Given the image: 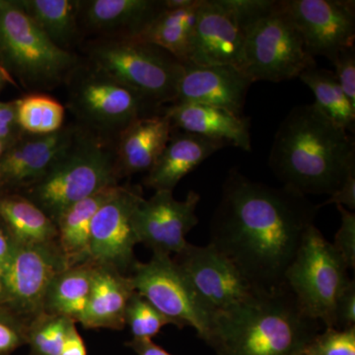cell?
Segmentation results:
<instances>
[{
	"label": "cell",
	"instance_id": "29",
	"mask_svg": "<svg viewBox=\"0 0 355 355\" xmlns=\"http://www.w3.org/2000/svg\"><path fill=\"white\" fill-rule=\"evenodd\" d=\"M315 96V107L336 125L354 132L355 108L343 93L335 72L320 69L317 64L298 76Z\"/></svg>",
	"mask_w": 355,
	"mask_h": 355
},
{
	"label": "cell",
	"instance_id": "40",
	"mask_svg": "<svg viewBox=\"0 0 355 355\" xmlns=\"http://www.w3.org/2000/svg\"><path fill=\"white\" fill-rule=\"evenodd\" d=\"M60 355H87L85 343L76 328V323L70 324Z\"/></svg>",
	"mask_w": 355,
	"mask_h": 355
},
{
	"label": "cell",
	"instance_id": "2",
	"mask_svg": "<svg viewBox=\"0 0 355 355\" xmlns=\"http://www.w3.org/2000/svg\"><path fill=\"white\" fill-rule=\"evenodd\" d=\"M268 165L301 195L331 196L355 167V140L315 107L299 105L280 123Z\"/></svg>",
	"mask_w": 355,
	"mask_h": 355
},
{
	"label": "cell",
	"instance_id": "10",
	"mask_svg": "<svg viewBox=\"0 0 355 355\" xmlns=\"http://www.w3.org/2000/svg\"><path fill=\"white\" fill-rule=\"evenodd\" d=\"M174 261L211 322L268 291L251 284L232 261L209 244L195 246L189 243Z\"/></svg>",
	"mask_w": 355,
	"mask_h": 355
},
{
	"label": "cell",
	"instance_id": "43",
	"mask_svg": "<svg viewBox=\"0 0 355 355\" xmlns=\"http://www.w3.org/2000/svg\"><path fill=\"white\" fill-rule=\"evenodd\" d=\"M193 2V0H163V6L164 9L170 10V9L183 8L190 6Z\"/></svg>",
	"mask_w": 355,
	"mask_h": 355
},
{
	"label": "cell",
	"instance_id": "20",
	"mask_svg": "<svg viewBox=\"0 0 355 355\" xmlns=\"http://www.w3.org/2000/svg\"><path fill=\"white\" fill-rule=\"evenodd\" d=\"M174 130L222 140L251 153L250 119L211 105L174 103L165 109Z\"/></svg>",
	"mask_w": 355,
	"mask_h": 355
},
{
	"label": "cell",
	"instance_id": "47",
	"mask_svg": "<svg viewBox=\"0 0 355 355\" xmlns=\"http://www.w3.org/2000/svg\"><path fill=\"white\" fill-rule=\"evenodd\" d=\"M4 104H6V103L0 102V108H1V107L3 106Z\"/></svg>",
	"mask_w": 355,
	"mask_h": 355
},
{
	"label": "cell",
	"instance_id": "15",
	"mask_svg": "<svg viewBox=\"0 0 355 355\" xmlns=\"http://www.w3.org/2000/svg\"><path fill=\"white\" fill-rule=\"evenodd\" d=\"M200 200L195 191L184 200H177L169 191H155L148 200L142 198L133 216L139 244L149 248L153 254L181 253L189 245L187 235L198 225L196 210Z\"/></svg>",
	"mask_w": 355,
	"mask_h": 355
},
{
	"label": "cell",
	"instance_id": "12",
	"mask_svg": "<svg viewBox=\"0 0 355 355\" xmlns=\"http://www.w3.org/2000/svg\"><path fill=\"white\" fill-rule=\"evenodd\" d=\"M67 268L57 242L12 243L10 259L0 282V299L16 315L31 321L44 312V297L51 282Z\"/></svg>",
	"mask_w": 355,
	"mask_h": 355
},
{
	"label": "cell",
	"instance_id": "46",
	"mask_svg": "<svg viewBox=\"0 0 355 355\" xmlns=\"http://www.w3.org/2000/svg\"><path fill=\"white\" fill-rule=\"evenodd\" d=\"M3 74H2L1 70H0V88H1L2 84H3Z\"/></svg>",
	"mask_w": 355,
	"mask_h": 355
},
{
	"label": "cell",
	"instance_id": "8",
	"mask_svg": "<svg viewBox=\"0 0 355 355\" xmlns=\"http://www.w3.org/2000/svg\"><path fill=\"white\" fill-rule=\"evenodd\" d=\"M315 64L279 1L245 29L240 70L252 83L291 80Z\"/></svg>",
	"mask_w": 355,
	"mask_h": 355
},
{
	"label": "cell",
	"instance_id": "5",
	"mask_svg": "<svg viewBox=\"0 0 355 355\" xmlns=\"http://www.w3.org/2000/svg\"><path fill=\"white\" fill-rule=\"evenodd\" d=\"M0 62L26 88L49 90L65 83L78 65L42 32L17 1L0 0Z\"/></svg>",
	"mask_w": 355,
	"mask_h": 355
},
{
	"label": "cell",
	"instance_id": "16",
	"mask_svg": "<svg viewBox=\"0 0 355 355\" xmlns=\"http://www.w3.org/2000/svg\"><path fill=\"white\" fill-rule=\"evenodd\" d=\"M245 30L223 0H202L188 64L229 65L240 70Z\"/></svg>",
	"mask_w": 355,
	"mask_h": 355
},
{
	"label": "cell",
	"instance_id": "25",
	"mask_svg": "<svg viewBox=\"0 0 355 355\" xmlns=\"http://www.w3.org/2000/svg\"><path fill=\"white\" fill-rule=\"evenodd\" d=\"M202 4V0H193V3L183 8L164 9L135 40L154 44L182 64H188L191 40Z\"/></svg>",
	"mask_w": 355,
	"mask_h": 355
},
{
	"label": "cell",
	"instance_id": "21",
	"mask_svg": "<svg viewBox=\"0 0 355 355\" xmlns=\"http://www.w3.org/2000/svg\"><path fill=\"white\" fill-rule=\"evenodd\" d=\"M173 128L164 113L132 121L118 135L114 153L121 177L148 173L163 153Z\"/></svg>",
	"mask_w": 355,
	"mask_h": 355
},
{
	"label": "cell",
	"instance_id": "13",
	"mask_svg": "<svg viewBox=\"0 0 355 355\" xmlns=\"http://www.w3.org/2000/svg\"><path fill=\"white\" fill-rule=\"evenodd\" d=\"M142 198L139 189L116 187L93 218L89 242L90 263L121 272L132 268L137 261L135 247L139 244L133 216Z\"/></svg>",
	"mask_w": 355,
	"mask_h": 355
},
{
	"label": "cell",
	"instance_id": "36",
	"mask_svg": "<svg viewBox=\"0 0 355 355\" xmlns=\"http://www.w3.org/2000/svg\"><path fill=\"white\" fill-rule=\"evenodd\" d=\"M343 93L355 108V48L345 49L331 58Z\"/></svg>",
	"mask_w": 355,
	"mask_h": 355
},
{
	"label": "cell",
	"instance_id": "7",
	"mask_svg": "<svg viewBox=\"0 0 355 355\" xmlns=\"http://www.w3.org/2000/svg\"><path fill=\"white\" fill-rule=\"evenodd\" d=\"M347 266L316 226H310L284 275V284L308 317L336 329V306L352 280Z\"/></svg>",
	"mask_w": 355,
	"mask_h": 355
},
{
	"label": "cell",
	"instance_id": "23",
	"mask_svg": "<svg viewBox=\"0 0 355 355\" xmlns=\"http://www.w3.org/2000/svg\"><path fill=\"white\" fill-rule=\"evenodd\" d=\"M135 292L130 275L94 265L90 297L79 323L86 329L123 330L128 302Z\"/></svg>",
	"mask_w": 355,
	"mask_h": 355
},
{
	"label": "cell",
	"instance_id": "39",
	"mask_svg": "<svg viewBox=\"0 0 355 355\" xmlns=\"http://www.w3.org/2000/svg\"><path fill=\"white\" fill-rule=\"evenodd\" d=\"M21 130L17 121L16 103H6L0 108V140L15 141Z\"/></svg>",
	"mask_w": 355,
	"mask_h": 355
},
{
	"label": "cell",
	"instance_id": "27",
	"mask_svg": "<svg viewBox=\"0 0 355 355\" xmlns=\"http://www.w3.org/2000/svg\"><path fill=\"white\" fill-rule=\"evenodd\" d=\"M0 217L6 222L10 241L15 244L36 245L57 242L55 221L22 196L0 198Z\"/></svg>",
	"mask_w": 355,
	"mask_h": 355
},
{
	"label": "cell",
	"instance_id": "33",
	"mask_svg": "<svg viewBox=\"0 0 355 355\" xmlns=\"http://www.w3.org/2000/svg\"><path fill=\"white\" fill-rule=\"evenodd\" d=\"M310 347L317 355H355V327L345 330L326 328Z\"/></svg>",
	"mask_w": 355,
	"mask_h": 355
},
{
	"label": "cell",
	"instance_id": "37",
	"mask_svg": "<svg viewBox=\"0 0 355 355\" xmlns=\"http://www.w3.org/2000/svg\"><path fill=\"white\" fill-rule=\"evenodd\" d=\"M355 327V282H350L343 291L336 306V329H345Z\"/></svg>",
	"mask_w": 355,
	"mask_h": 355
},
{
	"label": "cell",
	"instance_id": "22",
	"mask_svg": "<svg viewBox=\"0 0 355 355\" xmlns=\"http://www.w3.org/2000/svg\"><path fill=\"white\" fill-rule=\"evenodd\" d=\"M226 146L222 140L173 130L164 150L147 173L144 184L154 191H173L184 176Z\"/></svg>",
	"mask_w": 355,
	"mask_h": 355
},
{
	"label": "cell",
	"instance_id": "14",
	"mask_svg": "<svg viewBox=\"0 0 355 355\" xmlns=\"http://www.w3.org/2000/svg\"><path fill=\"white\" fill-rule=\"evenodd\" d=\"M280 6L302 37L313 58L329 60L354 46V0H280Z\"/></svg>",
	"mask_w": 355,
	"mask_h": 355
},
{
	"label": "cell",
	"instance_id": "38",
	"mask_svg": "<svg viewBox=\"0 0 355 355\" xmlns=\"http://www.w3.org/2000/svg\"><path fill=\"white\" fill-rule=\"evenodd\" d=\"M330 205H342L345 209L347 207L350 211H354L355 209V167L350 170L340 188L330 196V198L323 205H319V207L321 209Z\"/></svg>",
	"mask_w": 355,
	"mask_h": 355
},
{
	"label": "cell",
	"instance_id": "4",
	"mask_svg": "<svg viewBox=\"0 0 355 355\" xmlns=\"http://www.w3.org/2000/svg\"><path fill=\"white\" fill-rule=\"evenodd\" d=\"M97 135H81L41 179L28 187V196L53 221L76 202L116 186L120 179L116 153Z\"/></svg>",
	"mask_w": 355,
	"mask_h": 355
},
{
	"label": "cell",
	"instance_id": "34",
	"mask_svg": "<svg viewBox=\"0 0 355 355\" xmlns=\"http://www.w3.org/2000/svg\"><path fill=\"white\" fill-rule=\"evenodd\" d=\"M0 310V355H10L27 342L29 321Z\"/></svg>",
	"mask_w": 355,
	"mask_h": 355
},
{
	"label": "cell",
	"instance_id": "30",
	"mask_svg": "<svg viewBox=\"0 0 355 355\" xmlns=\"http://www.w3.org/2000/svg\"><path fill=\"white\" fill-rule=\"evenodd\" d=\"M15 103L18 125L29 135H51L64 128V107L50 96L33 93Z\"/></svg>",
	"mask_w": 355,
	"mask_h": 355
},
{
	"label": "cell",
	"instance_id": "45",
	"mask_svg": "<svg viewBox=\"0 0 355 355\" xmlns=\"http://www.w3.org/2000/svg\"><path fill=\"white\" fill-rule=\"evenodd\" d=\"M298 355H317V354H315L314 350L311 349V347L309 345V347H308L307 349L303 350V352H301V354H298Z\"/></svg>",
	"mask_w": 355,
	"mask_h": 355
},
{
	"label": "cell",
	"instance_id": "35",
	"mask_svg": "<svg viewBox=\"0 0 355 355\" xmlns=\"http://www.w3.org/2000/svg\"><path fill=\"white\" fill-rule=\"evenodd\" d=\"M340 214V226L331 243L349 270L355 268V214L342 205H336Z\"/></svg>",
	"mask_w": 355,
	"mask_h": 355
},
{
	"label": "cell",
	"instance_id": "26",
	"mask_svg": "<svg viewBox=\"0 0 355 355\" xmlns=\"http://www.w3.org/2000/svg\"><path fill=\"white\" fill-rule=\"evenodd\" d=\"M94 263L69 266L51 282L44 301V312L80 322L90 297Z\"/></svg>",
	"mask_w": 355,
	"mask_h": 355
},
{
	"label": "cell",
	"instance_id": "9",
	"mask_svg": "<svg viewBox=\"0 0 355 355\" xmlns=\"http://www.w3.org/2000/svg\"><path fill=\"white\" fill-rule=\"evenodd\" d=\"M69 83V106L90 132L119 135L132 121L156 114L157 107L92 64L77 65Z\"/></svg>",
	"mask_w": 355,
	"mask_h": 355
},
{
	"label": "cell",
	"instance_id": "31",
	"mask_svg": "<svg viewBox=\"0 0 355 355\" xmlns=\"http://www.w3.org/2000/svg\"><path fill=\"white\" fill-rule=\"evenodd\" d=\"M67 318L41 313L28 324L29 355H60L70 324Z\"/></svg>",
	"mask_w": 355,
	"mask_h": 355
},
{
	"label": "cell",
	"instance_id": "3",
	"mask_svg": "<svg viewBox=\"0 0 355 355\" xmlns=\"http://www.w3.org/2000/svg\"><path fill=\"white\" fill-rule=\"evenodd\" d=\"M319 324L284 286L216 318L207 343L217 355H298L320 333Z\"/></svg>",
	"mask_w": 355,
	"mask_h": 355
},
{
	"label": "cell",
	"instance_id": "41",
	"mask_svg": "<svg viewBox=\"0 0 355 355\" xmlns=\"http://www.w3.org/2000/svg\"><path fill=\"white\" fill-rule=\"evenodd\" d=\"M130 349L137 355H173L159 347L153 340H132L127 343Z\"/></svg>",
	"mask_w": 355,
	"mask_h": 355
},
{
	"label": "cell",
	"instance_id": "17",
	"mask_svg": "<svg viewBox=\"0 0 355 355\" xmlns=\"http://www.w3.org/2000/svg\"><path fill=\"white\" fill-rule=\"evenodd\" d=\"M77 133L76 128L64 127L51 135L16 140L0 158V187L31 186L67 150Z\"/></svg>",
	"mask_w": 355,
	"mask_h": 355
},
{
	"label": "cell",
	"instance_id": "24",
	"mask_svg": "<svg viewBox=\"0 0 355 355\" xmlns=\"http://www.w3.org/2000/svg\"><path fill=\"white\" fill-rule=\"evenodd\" d=\"M116 186L104 189L76 202L58 217L55 220L57 243L67 268L90 261L89 242L93 218Z\"/></svg>",
	"mask_w": 355,
	"mask_h": 355
},
{
	"label": "cell",
	"instance_id": "1",
	"mask_svg": "<svg viewBox=\"0 0 355 355\" xmlns=\"http://www.w3.org/2000/svg\"><path fill=\"white\" fill-rule=\"evenodd\" d=\"M319 209L287 187L254 182L232 169L210 222L209 244L261 291L280 288Z\"/></svg>",
	"mask_w": 355,
	"mask_h": 355
},
{
	"label": "cell",
	"instance_id": "11",
	"mask_svg": "<svg viewBox=\"0 0 355 355\" xmlns=\"http://www.w3.org/2000/svg\"><path fill=\"white\" fill-rule=\"evenodd\" d=\"M130 277L135 292L172 324L179 328L191 327L207 342L211 320L198 304L188 280L171 256L153 254L146 263L137 261Z\"/></svg>",
	"mask_w": 355,
	"mask_h": 355
},
{
	"label": "cell",
	"instance_id": "44",
	"mask_svg": "<svg viewBox=\"0 0 355 355\" xmlns=\"http://www.w3.org/2000/svg\"><path fill=\"white\" fill-rule=\"evenodd\" d=\"M15 141H3V140H0V158L2 157L4 153L8 149V147Z\"/></svg>",
	"mask_w": 355,
	"mask_h": 355
},
{
	"label": "cell",
	"instance_id": "28",
	"mask_svg": "<svg viewBox=\"0 0 355 355\" xmlns=\"http://www.w3.org/2000/svg\"><path fill=\"white\" fill-rule=\"evenodd\" d=\"M18 4L42 32L62 50L69 51L79 33L77 0H19Z\"/></svg>",
	"mask_w": 355,
	"mask_h": 355
},
{
	"label": "cell",
	"instance_id": "18",
	"mask_svg": "<svg viewBox=\"0 0 355 355\" xmlns=\"http://www.w3.org/2000/svg\"><path fill=\"white\" fill-rule=\"evenodd\" d=\"M252 83L234 67L184 64L175 103L211 105L243 116Z\"/></svg>",
	"mask_w": 355,
	"mask_h": 355
},
{
	"label": "cell",
	"instance_id": "19",
	"mask_svg": "<svg viewBox=\"0 0 355 355\" xmlns=\"http://www.w3.org/2000/svg\"><path fill=\"white\" fill-rule=\"evenodd\" d=\"M163 10V0H90L80 1L79 21L105 39H135Z\"/></svg>",
	"mask_w": 355,
	"mask_h": 355
},
{
	"label": "cell",
	"instance_id": "42",
	"mask_svg": "<svg viewBox=\"0 0 355 355\" xmlns=\"http://www.w3.org/2000/svg\"><path fill=\"white\" fill-rule=\"evenodd\" d=\"M12 252V243L0 229V282Z\"/></svg>",
	"mask_w": 355,
	"mask_h": 355
},
{
	"label": "cell",
	"instance_id": "32",
	"mask_svg": "<svg viewBox=\"0 0 355 355\" xmlns=\"http://www.w3.org/2000/svg\"><path fill=\"white\" fill-rule=\"evenodd\" d=\"M125 324L130 327L133 340H153L163 327L172 322L135 292L128 302Z\"/></svg>",
	"mask_w": 355,
	"mask_h": 355
},
{
	"label": "cell",
	"instance_id": "6",
	"mask_svg": "<svg viewBox=\"0 0 355 355\" xmlns=\"http://www.w3.org/2000/svg\"><path fill=\"white\" fill-rule=\"evenodd\" d=\"M90 62L160 107L176 101L184 65L167 51L135 39H101L89 49Z\"/></svg>",
	"mask_w": 355,
	"mask_h": 355
}]
</instances>
